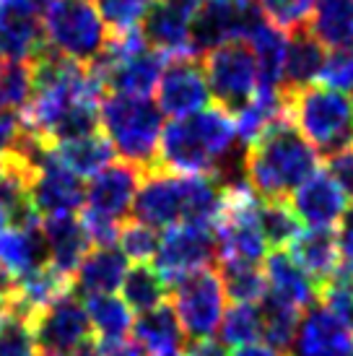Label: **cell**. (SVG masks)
<instances>
[{
  "label": "cell",
  "instance_id": "obj_19",
  "mask_svg": "<svg viewBox=\"0 0 353 356\" xmlns=\"http://www.w3.org/2000/svg\"><path fill=\"white\" fill-rule=\"evenodd\" d=\"M128 273V257L120 250L109 248H94L88 250L83 260L79 263L70 291L83 294V297H97V294H115L122 284V278Z\"/></svg>",
  "mask_w": 353,
  "mask_h": 356
},
{
  "label": "cell",
  "instance_id": "obj_2",
  "mask_svg": "<svg viewBox=\"0 0 353 356\" xmlns=\"http://www.w3.org/2000/svg\"><path fill=\"white\" fill-rule=\"evenodd\" d=\"M234 146V118L218 107H206L161 128L156 167L172 175H213Z\"/></svg>",
  "mask_w": 353,
  "mask_h": 356
},
{
  "label": "cell",
  "instance_id": "obj_18",
  "mask_svg": "<svg viewBox=\"0 0 353 356\" xmlns=\"http://www.w3.org/2000/svg\"><path fill=\"white\" fill-rule=\"evenodd\" d=\"M263 263L265 291L270 297L281 299V302L296 307V309L312 307L317 302L320 286L306 276L304 270L299 268V263L286 250H273L270 255H265Z\"/></svg>",
  "mask_w": 353,
  "mask_h": 356
},
{
  "label": "cell",
  "instance_id": "obj_50",
  "mask_svg": "<svg viewBox=\"0 0 353 356\" xmlns=\"http://www.w3.org/2000/svg\"><path fill=\"white\" fill-rule=\"evenodd\" d=\"M203 3H224V0H203Z\"/></svg>",
  "mask_w": 353,
  "mask_h": 356
},
{
  "label": "cell",
  "instance_id": "obj_8",
  "mask_svg": "<svg viewBox=\"0 0 353 356\" xmlns=\"http://www.w3.org/2000/svg\"><path fill=\"white\" fill-rule=\"evenodd\" d=\"M26 195L31 208L42 218L47 216H68L83 208L86 188L79 175H73L58 159L52 143L37 154L31 161V172L26 179Z\"/></svg>",
  "mask_w": 353,
  "mask_h": 356
},
{
  "label": "cell",
  "instance_id": "obj_23",
  "mask_svg": "<svg viewBox=\"0 0 353 356\" xmlns=\"http://www.w3.org/2000/svg\"><path fill=\"white\" fill-rule=\"evenodd\" d=\"M47 263L49 252L47 239L42 234V224L29 229L8 227L0 234V268L13 278L26 276V273L47 266Z\"/></svg>",
  "mask_w": 353,
  "mask_h": 356
},
{
  "label": "cell",
  "instance_id": "obj_51",
  "mask_svg": "<svg viewBox=\"0 0 353 356\" xmlns=\"http://www.w3.org/2000/svg\"><path fill=\"white\" fill-rule=\"evenodd\" d=\"M0 172H3V156H0Z\"/></svg>",
  "mask_w": 353,
  "mask_h": 356
},
{
  "label": "cell",
  "instance_id": "obj_1",
  "mask_svg": "<svg viewBox=\"0 0 353 356\" xmlns=\"http://www.w3.org/2000/svg\"><path fill=\"white\" fill-rule=\"evenodd\" d=\"M317 167L320 154L294 128L288 115L268 125L263 136L245 149L247 182L260 200H288Z\"/></svg>",
  "mask_w": 353,
  "mask_h": 356
},
{
  "label": "cell",
  "instance_id": "obj_35",
  "mask_svg": "<svg viewBox=\"0 0 353 356\" xmlns=\"http://www.w3.org/2000/svg\"><path fill=\"white\" fill-rule=\"evenodd\" d=\"M320 297L325 302V309H330L340 323L353 333V270L351 268H338L327 284L320 286Z\"/></svg>",
  "mask_w": 353,
  "mask_h": 356
},
{
  "label": "cell",
  "instance_id": "obj_25",
  "mask_svg": "<svg viewBox=\"0 0 353 356\" xmlns=\"http://www.w3.org/2000/svg\"><path fill=\"white\" fill-rule=\"evenodd\" d=\"M286 42H288V34L273 26L270 21H263L247 37V44L255 55L257 65V91H281Z\"/></svg>",
  "mask_w": 353,
  "mask_h": 356
},
{
  "label": "cell",
  "instance_id": "obj_3",
  "mask_svg": "<svg viewBox=\"0 0 353 356\" xmlns=\"http://www.w3.org/2000/svg\"><path fill=\"white\" fill-rule=\"evenodd\" d=\"M99 125L122 161L143 172L156 167L164 115L148 97L104 94L99 102Z\"/></svg>",
  "mask_w": 353,
  "mask_h": 356
},
{
  "label": "cell",
  "instance_id": "obj_52",
  "mask_svg": "<svg viewBox=\"0 0 353 356\" xmlns=\"http://www.w3.org/2000/svg\"><path fill=\"white\" fill-rule=\"evenodd\" d=\"M3 3H6V0H0V6H3Z\"/></svg>",
  "mask_w": 353,
  "mask_h": 356
},
{
  "label": "cell",
  "instance_id": "obj_11",
  "mask_svg": "<svg viewBox=\"0 0 353 356\" xmlns=\"http://www.w3.org/2000/svg\"><path fill=\"white\" fill-rule=\"evenodd\" d=\"M31 333L34 343L42 351L52 354H70L83 341L91 338V323H88L86 307L79 299V294L65 291L58 299H52L44 309H40L31 317Z\"/></svg>",
  "mask_w": 353,
  "mask_h": 356
},
{
  "label": "cell",
  "instance_id": "obj_49",
  "mask_svg": "<svg viewBox=\"0 0 353 356\" xmlns=\"http://www.w3.org/2000/svg\"><path fill=\"white\" fill-rule=\"evenodd\" d=\"M31 356H60V354H52V351H34Z\"/></svg>",
  "mask_w": 353,
  "mask_h": 356
},
{
  "label": "cell",
  "instance_id": "obj_9",
  "mask_svg": "<svg viewBox=\"0 0 353 356\" xmlns=\"http://www.w3.org/2000/svg\"><path fill=\"white\" fill-rule=\"evenodd\" d=\"M190 185L192 175H172L158 167L143 172L130 206L136 221L154 229H172L185 224L190 208Z\"/></svg>",
  "mask_w": 353,
  "mask_h": 356
},
{
  "label": "cell",
  "instance_id": "obj_17",
  "mask_svg": "<svg viewBox=\"0 0 353 356\" xmlns=\"http://www.w3.org/2000/svg\"><path fill=\"white\" fill-rule=\"evenodd\" d=\"M44 50V21L6 0L0 6V58L34 60Z\"/></svg>",
  "mask_w": 353,
  "mask_h": 356
},
{
  "label": "cell",
  "instance_id": "obj_43",
  "mask_svg": "<svg viewBox=\"0 0 353 356\" xmlns=\"http://www.w3.org/2000/svg\"><path fill=\"white\" fill-rule=\"evenodd\" d=\"M338 250H340V266L353 270V208H345L338 221Z\"/></svg>",
  "mask_w": 353,
  "mask_h": 356
},
{
  "label": "cell",
  "instance_id": "obj_21",
  "mask_svg": "<svg viewBox=\"0 0 353 356\" xmlns=\"http://www.w3.org/2000/svg\"><path fill=\"white\" fill-rule=\"evenodd\" d=\"M286 250L317 286L327 284L340 268V250H338V237L333 229L299 232Z\"/></svg>",
  "mask_w": 353,
  "mask_h": 356
},
{
  "label": "cell",
  "instance_id": "obj_28",
  "mask_svg": "<svg viewBox=\"0 0 353 356\" xmlns=\"http://www.w3.org/2000/svg\"><path fill=\"white\" fill-rule=\"evenodd\" d=\"M257 309H260V338H265V346H270L278 354L288 356L291 354V346H294L299 320H302L299 309L281 302V299L270 297L268 291L260 299Z\"/></svg>",
  "mask_w": 353,
  "mask_h": 356
},
{
  "label": "cell",
  "instance_id": "obj_38",
  "mask_svg": "<svg viewBox=\"0 0 353 356\" xmlns=\"http://www.w3.org/2000/svg\"><path fill=\"white\" fill-rule=\"evenodd\" d=\"M151 0H99V16L104 19L109 31L136 29Z\"/></svg>",
  "mask_w": 353,
  "mask_h": 356
},
{
  "label": "cell",
  "instance_id": "obj_10",
  "mask_svg": "<svg viewBox=\"0 0 353 356\" xmlns=\"http://www.w3.org/2000/svg\"><path fill=\"white\" fill-rule=\"evenodd\" d=\"M156 270L167 278V284H174L176 278H185L190 273L206 270L218 260L216 232L213 227H172L158 239Z\"/></svg>",
  "mask_w": 353,
  "mask_h": 356
},
{
  "label": "cell",
  "instance_id": "obj_46",
  "mask_svg": "<svg viewBox=\"0 0 353 356\" xmlns=\"http://www.w3.org/2000/svg\"><path fill=\"white\" fill-rule=\"evenodd\" d=\"M231 356H284V354H278L275 348L265 346V343H247V346L234 348Z\"/></svg>",
  "mask_w": 353,
  "mask_h": 356
},
{
  "label": "cell",
  "instance_id": "obj_13",
  "mask_svg": "<svg viewBox=\"0 0 353 356\" xmlns=\"http://www.w3.org/2000/svg\"><path fill=\"white\" fill-rule=\"evenodd\" d=\"M200 0H151L140 19V34L148 47L164 52L167 58L192 55L190 52V24Z\"/></svg>",
  "mask_w": 353,
  "mask_h": 356
},
{
  "label": "cell",
  "instance_id": "obj_5",
  "mask_svg": "<svg viewBox=\"0 0 353 356\" xmlns=\"http://www.w3.org/2000/svg\"><path fill=\"white\" fill-rule=\"evenodd\" d=\"M44 40L49 50L88 65L107 47L109 29L91 0H55L44 16Z\"/></svg>",
  "mask_w": 353,
  "mask_h": 356
},
{
  "label": "cell",
  "instance_id": "obj_54",
  "mask_svg": "<svg viewBox=\"0 0 353 356\" xmlns=\"http://www.w3.org/2000/svg\"><path fill=\"white\" fill-rule=\"evenodd\" d=\"M0 65H3V63H0Z\"/></svg>",
  "mask_w": 353,
  "mask_h": 356
},
{
  "label": "cell",
  "instance_id": "obj_44",
  "mask_svg": "<svg viewBox=\"0 0 353 356\" xmlns=\"http://www.w3.org/2000/svg\"><path fill=\"white\" fill-rule=\"evenodd\" d=\"M99 343V341H97ZM104 356H148L146 348L138 343L136 338H120V341H109V343H99Z\"/></svg>",
  "mask_w": 353,
  "mask_h": 356
},
{
  "label": "cell",
  "instance_id": "obj_20",
  "mask_svg": "<svg viewBox=\"0 0 353 356\" xmlns=\"http://www.w3.org/2000/svg\"><path fill=\"white\" fill-rule=\"evenodd\" d=\"M133 338L146 348L148 356H182L187 348V336L172 305H158L133 320Z\"/></svg>",
  "mask_w": 353,
  "mask_h": 356
},
{
  "label": "cell",
  "instance_id": "obj_16",
  "mask_svg": "<svg viewBox=\"0 0 353 356\" xmlns=\"http://www.w3.org/2000/svg\"><path fill=\"white\" fill-rule=\"evenodd\" d=\"M288 206L309 229H333L343 216L345 195L327 172L317 169L312 177L294 190V200Z\"/></svg>",
  "mask_w": 353,
  "mask_h": 356
},
{
  "label": "cell",
  "instance_id": "obj_12",
  "mask_svg": "<svg viewBox=\"0 0 353 356\" xmlns=\"http://www.w3.org/2000/svg\"><path fill=\"white\" fill-rule=\"evenodd\" d=\"M158 104L161 115L169 118H187L211 104L206 70L195 55H176L167 60L158 76Z\"/></svg>",
  "mask_w": 353,
  "mask_h": 356
},
{
  "label": "cell",
  "instance_id": "obj_26",
  "mask_svg": "<svg viewBox=\"0 0 353 356\" xmlns=\"http://www.w3.org/2000/svg\"><path fill=\"white\" fill-rule=\"evenodd\" d=\"M309 31L322 47H353V0H314Z\"/></svg>",
  "mask_w": 353,
  "mask_h": 356
},
{
  "label": "cell",
  "instance_id": "obj_24",
  "mask_svg": "<svg viewBox=\"0 0 353 356\" xmlns=\"http://www.w3.org/2000/svg\"><path fill=\"white\" fill-rule=\"evenodd\" d=\"M322 63H325V50L322 44L312 37V31L309 29L291 31L288 42H286L281 91L284 94H294V91L314 83V81L320 79Z\"/></svg>",
  "mask_w": 353,
  "mask_h": 356
},
{
  "label": "cell",
  "instance_id": "obj_45",
  "mask_svg": "<svg viewBox=\"0 0 353 356\" xmlns=\"http://www.w3.org/2000/svg\"><path fill=\"white\" fill-rule=\"evenodd\" d=\"M182 356H226V348L213 341H195L192 346L185 348Z\"/></svg>",
  "mask_w": 353,
  "mask_h": 356
},
{
  "label": "cell",
  "instance_id": "obj_22",
  "mask_svg": "<svg viewBox=\"0 0 353 356\" xmlns=\"http://www.w3.org/2000/svg\"><path fill=\"white\" fill-rule=\"evenodd\" d=\"M42 234L47 239L49 266L73 278L79 263L88 252V234L76 213L68 216H47L42 221Z\"/></svg>",
  "mask_w": 353,
  "mask_h": 356
},
{
  "label": "cell",
  "instance_id": "obj_36",
  "mask_svg": "<svg viewBox=\"0 0 353 356\" xmlns=\"http://www.w3.org/2000/svg\"><path fill=\"white\" fill-rule=\"evenodd\" d=\"M257 3L265 19L286 34L306 29V21L314 8V0H257Z\"/></svg>",
  "mask_w": 353,
  "mask_h": 356
},
{
  "label": "cell",
  "instance_id": "obj_15",
  "mask_svg": "<svg viewBox=\"0 0 353 356\" xmlns=\"http://www.w3.org/2000/svg\"><path fill=\"white\" fill-rule=\"evenodd\" d=\"M288 356H353V333L330 309L314 302L299 320Z\"/></svg>",
  "mask_w": 353,
  "mask_h": 356
},
{
  "label": "cell",
  "instance_id": "obj_14",
  "mask_svg": "<svg viewBox=\"0 0 353 356\" xmlns=\"http://www.w3.org/2000/svg\"><path fill=\"white\" fill-rule=\"evenodd\" d=\"M140 175H143V169L133 167L128 161L107 164L88 182L86 198H83V213L122 224L130 213Z\"/></svg>",
  "mask_w": 353,
  "mask_h": 356
},
{
  "label": "cell",
  "instance_id": "obj_31",
  "mask_svg": "<svg viewBox=\"0 0 353 356\" xmlns=\"http://www.w3.org/2000/svg\"><path fill=\"white\" fill-rule=\"evenodd\" d=\"M224 294L234 305H257L265 297V273L257 263L218 260L216 270Z\"/></svg>",
  "mask_w": 353,
  "mask_h": 356
},
{
  "label": "cell",
  "instance_id": "obj_32",
  "mask_svg": "<svg viewBox=\"0 0 353 356\" xmlns=\"http://www.w3.org/2000/svg\"><path fill=\"white\" fill-rule=\"evenodd\" d=\"M257 221H260V232L270 250H286L302 232L299 218L291 211L288 200H260Z\"/></svg>",
  "mask_w": 353,
  "mask_h": 356
},
{
  "label": "cell",
  "instance_id": "obj_7",
  "mask_svg": "<svg viewBox=\"0 0 353 356\" xmlns=\"http://www.w3.org/2000/svg\"><path fill=\"white\" fill-rule=\"evenodd\" d=\"M169 294L174 299V315L185 336L195 341H211L221 325L226 312V294L221 289L216 270H197L169 284Z\"/></svg>",
  "mask_w": 353,
  "mask_h": 356
},
{
  "label": "cell",
  "instance_id": "obj_6",
  "mask_svg": "<svg viewBox=\"0 0 353 356\" xmlns=\"http://www.w3.org/2000/svg\"><path fill=\"white\" fill-rule=\"evenodd\" d=\"M203 70H206L211 99L231 118L239 109H245L257 94L255 55L247 42H226L216 50L206 52Z\"/></svg>",
  "mask_w": 353,
  "mask_h": 356
},
{
  "label": "cell",
  "instance_id": "obj_34",
  "mask_svg": "<svg viewBox=\"0 0 353 356\" xmlns=\"http://www.w3.org/2000/svg\"><path fill=\"white\" fill-rule=\"evenodd\" d=\"M218 336H221V346H247V343H257L260 338V309L257 305H231L221 317L218 325Z\"/></svg>",
  "mask_w": 353,
  "mask_h": 356
},
{
  "label": "cell",
  "instance_id": "obj_30",
  "mask_svg": "<svg viewBox=\"0 0 353 356\" xmlns=\"http://www.w3.org/2000/svg\"><path fill=\"white\" fill-rule=\"evenodd\" d=\"M86 315L91 330L99 336V343L120 341L133 327V309L115 294H97L86 297Z\"/></svg>",
  "mask_w": 353,
  "mask_h": 356
},
{
  "label": "cell",
  "instance_id": "obj_42",
  "mask_svg": "<svg viewBox=\"0 0 353 356\" xmlns=\"http://www.w3.org/2000/svg\"><path fill=\"white\" fill-rule=\"evenodd\" d=\"M24 130H26V125H24L21 112H0V156L10 154L19 146Z\"/></svg>",
  "mask_w": 353,
  "mask_h": 356
},
{
  "label": "cell",
  "instance_id": "obj_37",
  "mask_svg": "<svg viewBox=\"0 0 353 356\" xmlns=\"http://www.w3.org/2000/svg\"><path fill=\"white\" fill-rule=\"evenodd\" d=\"M120 252L136 263H146L156 255L158 250V232L140 221H122L117 234Z\"/></svg>",
  "mask_w": 353,
  "mask_h": 356
},
{
  "label": "cell",
  "instance_id": "obj_53",
  "mask_svg": "<svg viewBox=\"0 0 353 356\" xmlns=\"http://www.w3.org/2000/svg\"><path fill=\"white\" fill-rule=\"evenodd\" d=\"M351 109H353V99H351Z\"/></svg>",
  "mask_w": 353,
  "mask_h": 356
},
{
  "label": "cell",
  "instance_id": "obj_48",
  "mask_svg": "<svg viewBox=\"0 0 353 356\" xmlns=\"http://www.w3.org/2000/svg\"><path fill=\"white\" fill-rule=\"evenodd\" d=\"M6 229H8V213H6L3 208H0V234H3Z\"/></svg>",
  "mask_w": 353,
  "mask_h": 356
},
{
  "label": "cell",
  "instance_id": "obj_4",
  "mask_svg": "<svg viewBox=\"0 0 353 356\" xmlns=\"http://www.w3.org/2000/svg\"><path fill=\"white\" fill-rule=\"evenodd\" d=\"M284 97L288 120L317 149V154L330 156L335 151L353 146V109L343 91L309 83Z\"/></svg>",
  "mask_w": 353,
  "mask_h": 356
},
{
  "label": "cell",
  "instance_id": "obj_40",
  "mask_svg": "<svg viewBox=\"0 0 353 356\" xmlns=\"http://www.w3.org/2000/svg\"><path fill=\"white\" fill-rule=\"evenodd\" d=\"M320 81L327 89L353 91V47H340L333 50V55H325Z\"/></svg>",
  "mask_w": 353,
  "mask_h": 356
},
{
  "label": "cell",
  "instance_id": "obj_33",
  "mask_svg": "<svg viewBox=\"0 0 353 356\" xmlns=\"http://www.w3.org/2000/svg\"><path fill=\"white\" fill-rule=\"evenodd\" d=\"M34 91L31 60H6L0 65V112L26 109Z\"/></svg>",
  "mask_w": 353,
  "mask_h": 356
},
{
  "label": "cell",
  "instance_id": "obj_39",
  "mask_svg": "<svg viewBox=\"0 0 353 356\" xmlns=\"http://www.w3.org/2000/svg\"><path fill=\"white\" fill-rule=\"evenodd\" d=\"M34 348L37 343L29 320L19 315H6L0 320V356H31Z\"/></svg>",
  "mask_w": 353,
  "mask_h": 356
},
{
  "label": "cell",
  "instance_id": "obj_41",
  "mask_svg": "<svg viewBox=\"0 0 353 356\" xmlns=\"http://www.w3.org/2000/svg\"><path fill=\"white\" fill-rule=\"evenodd\" d=\"M327 175L343 190L345 198H353V146L327 156Z\"/></svg>",
  "mask_w": 353,
  "mask_h": 356
},
{
  "label": "cell",
  "instance_id": "obj_29",
  "mask_svg": "<svg viewBox=\"0 0 353 356\" xmlns=\"http://www.w3.org/2000/svg\"><path fill=\"white\" fill-rule=\"evenodd\" d=\"M120 289H122V302L136 312H148L154 307L164 305L169 297L167 278L148 263H138L136 268H128Z\"/></svg>",
  "mask_w": 353,
  "mask_h": 356
},
{
  "label": "cell",
  "instance_id": "obj_47",
  "mask_svg": "<svg viewBox=\"0 0 353 356\" xmlns=\"http://www.w3.org/2000/svg\"><path fill=\"white\" fill-rule=\"evenodd\" d=\"M70 356H104V351L99 348V343L94 341V338H88V341H83L79 348H73Z\"/></svg>",
  "mask_w": 353,
  "mask_h": 356
},
{
  "label": "cell",
  "instance_id": "obj_27",
  "mask_svg": "<svg viewBox=\"0 0 353 356\" xmlns=\"http://www.w3.org/2000/svg\"><path fill=\"white\" fill-rule=\"evenodd\" d=\"M58 159L79 177H94L101 169L115 161V149L104 133H91L83 138L63 140L52 146Z\"/></svg>",
  "mask_w": 353,
  "mask_h": 356
}]
</instances>
